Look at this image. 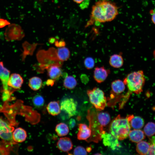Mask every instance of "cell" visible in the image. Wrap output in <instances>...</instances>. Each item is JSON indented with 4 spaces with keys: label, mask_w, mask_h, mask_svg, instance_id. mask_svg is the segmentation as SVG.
<instances>
[{
    "label": "cell",
    "mask_w": 155,
    "mask_h": 155,
    "mask_svg": "<svg viewBox=\"0 0 155 155\" xmlns=\"http://www.w3.org/2000/svg\"><path fill=\"white\" fill-rule=\"evenodd\" d=\"M153 55H154V58L155 60V50L153 52Z\"/></svg>",
    "instance_id": "obj_37"
},
{
    "label": "cell",
    "mask_w": 155,
    "mask_h": 155,
    "mask_svg": "<svg viewBox=\"0 0 155 155\" xmlns=\"http://www.w3.org/2000/svg\"><path fill=\"white\" fill-rule=\"evenodd\" d=\"M118 13V7L115 3L107 0L98 1L92 7L90 19L85 27L94 23H103L112 21Z\"/></svg>",
    "instance_id": "obj_1"
},
{
    "label": "cell",
    "mask_w": 155,
    "mask_h": 155,
    "mask_svg": "<svg viewBox=\"0 0 155 155\" xmlns=\"http://www.w3.org/2000/svg\"><path fill=\"white\" fill-rule=\"evenodd\" d=\"M75 121L73 119H70L69 122V126L70 129L73 128L75 126Z\"/></svg>",
    "instance_id": "obj_31"
},
{
    "label": "cell",
    "mask_w": 155,
    "mask_h": 155,
    "mask_svg": "<svg viewBox=\"0 0 155 155\" xmlns=\"http://www.w3.org/2000/svg\"><path fill=\"white\" fill-rule=\"evenodd\" d=\"M78 131L77 138L79 140H86L91 135V130L86 124L80 123L78 125Z\"/></svg>",
    "instance_id": "obj_11"
},
{
    "label": "cell",
    "mask_w": 155,
    "mask_h": 155,
    "mask_svg": "<svg viewBox=\"0 0 155 155\" xmlns=\"http://www.w3.org/2000/svg\"><path fill=\"white\" fill-rule=\"evenodd\" d=\"M32 101L34 106L37 108L42 106L44 103V100L43 97L39 95L34 96L32 99Z\"/></svg>",
    "instance_id": "obj_27"
},
{
    "label": "cell",
    "mask_w": 155,
    "mask_h": 155,
    "mask_svg": "<svg viewBox=\"0 0 155 155\" xmlns=\"http://www.w3.org/2000/svg\"><path fill=\"white\" fill-rule=\"evenodd\" d=\"M13 138L16 142H24L27 137L26 131L22 128L19 127L13 131Z\"/></svg>",
    "instance_id": "obj_14"
},
{
    "label": "cell",
    "mask_w": 155,
    "mask_h": 155,
    "mask_svg": "<svg viewBox=\"0 0 155 155\" xmlns=\"http://www.w3.org/2000/svg\"><path fill=\"white\" fill-rule=\"evenodd\" d=\"M84 64L86 68L88 69H90L94 67L95 61L92 57H88L84 59Z\"/></svg>",
    "instance_id": "obj_28"
},
{
    "label": "cell",
    "mask_w": 155,
    "mask_h": 155,
    "mask_svg": "<svg viewBox=\"0 0 155 155\" xmlns=\"http://www.w3.org/2000/svg\"><path fill=\"white\" fill-rule=\"evenodd\" d=\"M77 84L76 79L73 76L71 75L67 76L65 78L63 82L64 86L69 89L74 88Z\"/></svg>",
    "instance_id": "obj_25"
},
{
    "label": "cell",
    "mask_w": 155,
    "mask_h": 155,
    "mask_svg": "<svg viewBox=\"0 0 155 155\" xmlns=\"http://www.w3.org/2000/svg\"><path fill=\"white\" fill-rule=\"evenodd\" d=\"M46 109L49 113L53 116L58 115L61 111L60 105L57 101L50 102L47 106Z\"/></svg>",
    "instance_id": "obj_17"
},
{
    "label": "cell",
    "mask_w": 155,
    "mask_h": 155,
    "mask_svg": "<svg viewBox=\"0 0 155 155\" xmlns=\"http://www.w3.org/2000/svg\"><path fill=\"white\" fill-rule=\"evenodd\" d=\"M123 81L129 92L139 94L143 91L145 81L144 72L139 70L130 73Z\"/></svg>",
    "instance_id": "obj_3"
},
{
    "label": "cell",
    "mask_w": 155,
    "mask_h": 155,
    "mask_svg": "<svg viewBox=\"0 0 155 155\" xmlns=\"http://www.w3.org/2000/svg\"><path fill=\"white\" fill-rule=\"evenodd\" d=\"M41 79L38 77L34 76L29 80L28 86L30 88L34 91H37L40 89L42 86Z\"/></svg>",
    "instance_id": "obj_22"
},
{
    "label": "cell",
    "mask_w": 155,
    "mask_h": 155,
    "mask_svg": "<svg viewBox=\"0 0 155 155\" xmlns=\"http://www.w3.org/2000/svg\"><path fill=\"white\" fill-rule=\"evenodd\" d=\"M57 54L58 59L62 62L67 60L70 56L69 50L64 46L58 48L57 50Z\"/></svg>",
    "instance_id": "obj_20"
},
{
    "label": "cell",
    "mask_w": 155,
    "mask_h": 155,
    "mask_svg": "<svg viewBox=\"0 0 155 155\" xmlns=\"http://www.w3.org/2000/svg\"><path fill=\"white\" fill-rule=\"evenodd\" d=\"M47 74L51 79L55 80L58 79L62 75V71L59 66L53 65L47 69Z\"/></svg>",
    "instance_id": "obj_16"
},
{
    "label": "cell",
    "mask_w": 155,
    "mask_h": 155,
    "mask_svg": "<svg viewBox=\"0 0 155 155\" xmlns=\"http://www.w3.org/2000/svg\"><path fill=\"white\" fill-rule=\"evenodd\" d=\"M150 13L152 14L151 20L152 22L155 24V11L152 10Z\"/></svg>",
    "instance_id": "obj_34"
},
{
    "label": "cell",
    "mask_w": 155,
    "mask_h": 155,
    "mask_svg": "<svg viewBox=\"0 0 155 155\" xmlns=\"http://www.w3.org/2000/svg\"><path fill=\"white\" fill-rule=\"evenodd\" d=\"M124 60L121 54H115L112 55L109 59V63L112 67L118 68L123 65Z\"/></svg>",
    "instance_id": "obj_15"
},
{
    "label": "cell",
    "mask_w": 155,
    "mask_h": 155,
    "mask_svg": "<svg viewBox=\"0 0 155 155\" xmlns=\"http://www.w3.org/2000/svg\"><path fill=\"white\" fill-rule=\"evenodd\" d=\"M24 82L22 77L19 74L13 73L9 76L8 82V85L15 89L20 88Z\"/></svg>",
    "instance_id": "obj_10"
},
{
    "label": "cell",
    "mask_w": 155,
    "mask_h": 155,
    "mask_svg": "<svg viewBox=\"0 0 155 155\" xmlns=\"http://www.w3.org/2000/svg\"><path fill=\"white\" fill-rule=\"evenodd\" d=\"M55 131L59 136L61 137L67 135L69 132V129L66 124L61 123L57 125Z\"/></svg>",
    "instance_id": "obj_24"
},
{
    "label": "cell",
    "mask_w": 155,
    "mask_h": 155,
    "mask_svg": "<svg viewBox=\"0 0 155 155\" xmlns=\"http://www.w3.org/2000/svg\"><path fill=\"white\" fill-rule=\"evenodd\" d=\"M129 123L131 126L135 129L142 128L144 123L143 119L138 116H133L130 120Z\"/></svg>",
    "instance_id": "obj_23"
},
{
    "label": "cell",
    "mask_w": 155,
    "mask_h": 155,
    "mask_svg": "<svg viewBox=\"0 0 155 155\" xmlns=\"http://www.w3.org/2000/svg\"><path fill=\"white\" fill-rule=\"evenodd\" d=\"M90 101L97 110H103L106 106L107 100L104 92L98 88L94 87L87 91Z\"/></svg>",
    "instance_id": "obj_4"
},
{
    "label": "cell",
    "mask_w": 155,
    "mask_h": 155,
    "mask_svg": "<svg viewBox=\"0 0 155 155\" xmlns=\"http://www.w3.org/2000/svg\"><path fill=\"white\" fill-rule=\"evenodd\" d=\"M61 111L66 114L69 117L76 115L77 112V103L72 98H66L60 104Z\"/></svg>",
    "instance_id": "obj_6"
},
{
    "label": "cell",
    "mask_w": 155,
    "mask_h": 155,
    "mask_svg": "<svg viewBox=\"0 0 155 155\" xmlns=\"http://www.w3.org/2000/svg\"><path fill=\"white\" fill-rule=\"evenodd\" d=\"M56 40L55 38L52 37L49 38V41L50 43L53 44L55 43Z\"/></svg>",
    "instance_id": "obj_35"
},
{
    "label": "cell",
    "mask_w": 155,
    "mask_h": 155,
    "mask_svg": "<svg viewBox=\"0 0 155 155\" xmlns=\"http://www.w3.org/2000/svg\"><path fill=\"white\" fill-rule=\"evenodd\" d=\"M130 129L129 121L127 117H121L119 115L111 123L109 131L118 140H122L127 137Z\"/></svg>",
    "instance_id": "obj_2"
},
{
    "label": "cell",
    "mask_w": 155,
    "mask_h": 155,
    "mask_svg": "<svg viewBox=\"0 0 155 155\" xmlns=\"http://www.w3.org/2000/svg\"><path fill=\"white\" fill-rule=\"evenodd\" d=\"M96 119L102 126L104 127L110 122L111 117L109 113L107 112H100L96 114Z\"/></svg>",
    "instance_id": "obj_19"
},
{
    "label": "cell",
    "mask_w": 155,
    "mask_h": 155,
    "mask_svg": "<svg viewBox=\"0 0 155 155\" xmlns=\"http://www.w3.org/2000/svg\"><path fill=\"white\" fill-rule=\"evenodd\" d=\"M9 23L7 22V21L3 20L1 19L0 20V27H2L5 26Z\"/></svg>",
    "instance_id": "obj_33"
},
{
    "label": "cell",
    "mask_w": 155,
    "mask_h": 155,
    "mask_svg": "<svg viewBox=\"0 0 155 155\" xmlns=\"http://www.w3.org/2000/svg\"><path fill=\"white\" fill-rule=\"evenodd\" d=\"M55 80L52 79H49L47 80L46 84L48 86H53L54 84Z\"/></svg>",
    "instance_id": "obj_32"
},
{
    "label": "cell",
    "mask_w": 155,
    "mask_h": 155,
    "mask_svg": "<svg viewBox=\"0 0 155 155\" xmlns=\"http://www.w3.org/2000/svg\"><path fill=\"white\" fill-rule=\"evenodd\" d=\"M13 127L8 123L0 119V138L9 144H16L13 138Z\"/></svg>",
    "instance_id": "obj_5"
},
{
    "label": "cell",
    "mask_w": 155,
    "mask_h": 155,
    "mask_svg": "<svg viewBox=\"0 0 155 155\" xmlns=\"http://www.w3.org/2000/svg\"><path fill=\"white\" fill-rule=\"evenodd\" d=\"M150 148L149 143L144 141H142L137 143L136 147L137 152L141 155L147 154Z\"/></svg>",
    "instance_id": "obj_21"
},
{
    "label": "cell",
    "mask_w": 155,
    "mask_h": 155,
    "mask_svg": "<svg viewBox=\"0 0 155 155\" xmlns=\"http://www.w3.org/2000/svg\"><path fill=\"white\" fill-rule=\"evenodd\" d=\"M73 1L77 3L81 4L84 0H73Z\"/></svg>",
    "instance_id": "obj_36"
},
{
    "label": "cell",
    "mask_w": 155,
    "mask_h": 155,
    "mask_svg": "<svg viewBox=\"0 0 155 155\" xmlns=\"http://www.w3.org/2000/svg\"><path fill=\"white\" fill-rule=\"evenodd\" d=\"M57 146L61 151L68 152L72 149L73 143L71 139L68 137L60 138L57 143Z\"/></svg>",
    "instance_id": "obj_12"
},
{
    "label": "cell",
    "mask_w": 155,
    "mask_h": 155,
    "mask_svg": "<svg viewBox=\"0 0 155 155\" xmlns=\"http://www.w3.org/2000/svg\"><path fill=\"white\" fill-rule=\"evenodd\" d=\"M101 137L104 145L112 150H114L119 146V140L110 133L105 132L102 134Z\"/></svg>",
    "instance_id": "obj_7"
},
{
    "label": "cell",
    "mask_w": 155,
    "mask_h": 155,
    "mask_svg": "<svg viewBox=\"0 0 155 155\" xmlns=\"http://www.w3.org/2000/svg\"><path fill=\"white\" fill-rule=\"evenodd\" d=\"M144 131L147 136H152L155 134V123L152 122H148L145 126Z\"/></svg>",
    "instance_id": "obj_26"
},
{
    "label": "cell",
    "mask_w": 155,
    "mask_h": 155,
    "mask_svg": "<svg viewBox=\"0 0 155 155\" xmlns=\"http://www.w3.org/2000/svg\"><path fill=\"white\" fill-rule=\"evenodd\" d=\"M128 136L132 142L138 143L145 138L144 133L139 129H134L130 131Z\"/></svg>",
    "instance_id": "obj_13"
},
{
    "label": "cell",
    "mask_w": 155,
    "mask_h": 155,
    "mask_svg": "<svg viewBox=\"0 0 155 155\" xmlns=\"http://www.w3.org/2000/svg\"><path fill=\"white\" fill-rule=\"evenodd\" d=\"M110 72V70L104 66L96 67L94 71L93 78L97 82L101 83L106 79Z\"/></svg>",
    "instance_id": "obj_8"
},
{
    "label": "cell",
    "mask_w": 155,
    "mask_h": 155,
    "mask_svg": "<svg viewBox=\"0 0 155 155\" xmlns=\"http://www.w3.org/2000/svg\"><path fill=\"white\" fill-rule=\"evenodd\" d=\"M10 72L4 67L2 62H0V79L2 84L3 91H10L8 88V82Z\"/></svg>",
    "instance_id": "obj_9"
},
{
    "label": "cell",
    "mask_w": 155,
    "mask_h": 155,
    "mask_svg": "<svg viewBox=\"0 0 155 155\" xmlns=\"http://www.w3.org/2000/svg\"><path fill=\"white\" fill-rule=\"evenodd\" d=\"M111 86L113 92L116 94L122 93L125 89V85L123 81L119 79L113 81Z\"/></svg>",
    "instance_id": "obj_18"
},
{
    "label": "cell",
    "mask_w": 155,
    "mask_h": 155,
    "mask_svg": "<svg viewBox=\"0 0 155 155\" xmlns=\"http://www.w3.org/2000/svg\"><path fill=\"white\" fill-rule=\"evenodd\" d=\"M54 43L55 46L60 48L65 46L66 44L65 41L63 39L59 41L57 40Z\"/></svg>",
    "instance_id": "obj_30"
},
{
    "label": "cell",
    "mask_w": 155,
    "mask_h": 155,
    "mask_svg": "<svg viewBox=\"0 0 155 155\" xmlns=\"http://www.w3.org/2000/svg\"><path fill=\"white\" fill-rule=\"evenodd\" d=\"M86 150L83 147L81 146H78L74 149L73 154L75 155H87V152Z\"/></svg>",
    "instance_id": "obj_29"
}]
</instances>
